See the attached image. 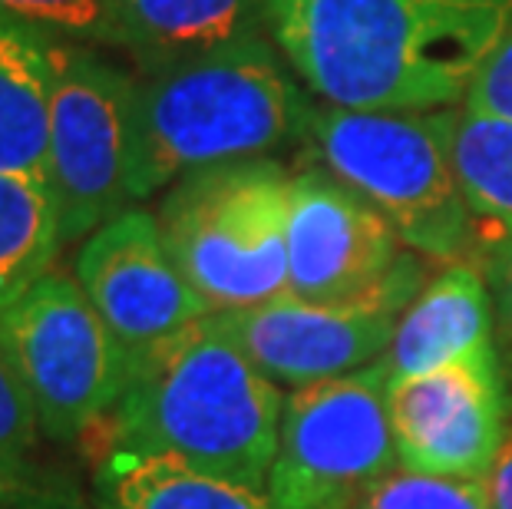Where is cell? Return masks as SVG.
<instances>
[{
	"label": "cell",
	"instance_id": "cell-1",
	"mask_svg": "<svg viewBox=\"0 0 512 509\" xmlns=\"http://www.w3.org/2000/svg\"><path fill=\"white\" fill-rule=\"evenodd\" d=\"M512 24V0H268V37L334 110L463 106Z\"/></svg>",
	"mask_w": 512,
	"mask_h": 509
},
{
	"label": "cell",
	"instance_id": "cell-2",
	"mask_svg": "<svg viewBox=\"0 0 512 509\" xmlns=\"http://www.w3.org/2000/svg\"><path fill=\"white\" fill-rule=\"evenodd\" d=\"M311 103L268 34L136 77L129 196L166 192L189 172L275 159L308 139Z\"/></svg>",
	"mask_w": 512,
	"mask_h": 509
},
{
	"label": "cell",
	"instance_id": "cell-3",
	"mask_svg": "<svg viewBox=\"0 0 512 509\" xmlns=\"http://www.w3.org/2000/svg\"><path fill=\"white\" fill-rule=\"evenodd\" d=\"M285 397L288 391L258 374L209 314L133 364L110 417V447L265 490Z\"/></svg>",
	"mask_w": 512,
	"mask_h": 509
},
{
	"label": "cell",
	"instance_id": "cell-4",
	"mask_svg": "<svg viewBox=\"0 0 512 509\" xmlns=\"http://www.w3.org/2000/svg\"><path fill=\"white\" fill-rule=\"evenodd\" d=\"M456 110V106H453ZM453 110H314L308 139L324 169L394 225L403 248L427 262L476 265V225L450 156Z\"/></svg>",
	"mask_w": 512,
	"mask_h": 509
},
{
	"label": "cell",
	"instance_id": "cell-5",
	"mask_svg": "<svg viewBox=\"0 0 512 509\" xmlns=\"http://www.w3.org/2000/svg\"><path fill=\"white\" fill-rule=\"evenodd\" d=\"M288 202L278 159L209 166L162 192V242L212 314L288 298Z\"/></svg>",
	"mask_w": 512,
	"mask_h": 509
},
{
	"label": "cell",
	"instance_id": "cell-6",
	"mask_svg": "<svg viewBox=\"0 0 512 509\" xmlns=\"http://www.w3.org/2000/svg\"><path fill=\"white\" fill-rule=\"evenodd\" d=\"M0 351L50 443H73L110 420L133 371L80 281L57 268L0 311Z\"/></svg>",
	"mask_w": 512,
	"mask_h": 509
},
{
	"label": "cell",
	"instance_id": "cell-7",
	"mask_svg": "<svg viewBox=\"0 0 512 509\" xmlns=\"http://www.w3.org/2000/svg\"><path fill=\"white\" fill-rule=\"evenodd\" d=\"M136 77L86 43H53V93L47 139V192L60 245L86 242L100 225L133 209Z\"/></svg>",
	"mask_w": 512,
	"mask_h": 509
},
{
	"label": "cell",
	"instance_id": "cell-8",
	"mask_svg": "<svg viewBox=\"0 0 512 509\" xmlns=\"http://www.w3.org/2000/svg\"><path fill=\"white\" fill-rule=\"evenodd\" d=\"M387 387L390 371L380 357L357 374L288 391L268 500L278 509H354L394 473Z\"/></svg>",
	"mask_w": 512,
	"mask_h": 509
},
{
	"label": "cell",
	"instance_id": "cell-9",
	"mask_svg": "<svg viewBox=\"0 0 512 509\" xmlns=\"http://www.w3.org/2000/svg\"><path fill=\"white\" fill-rule=\"evenodd\" d=\"M423 285V258L407 248L384 285L361 301L311 305L288 295L268 305L219 311L212 321L258 374L281 391H301L380 361L394 341L400 314Z\"/></svg>",
	"mask_w": 512,
	"mask_h": 509
},
{
	"label": "cell",
	"instance_id": "cell-10",
	"mask_svg": "<svg viewBox=\"0 0 512 509\" xmlns=\"http://www.w3.org/2000/svg\"><path fill=\"white\" fill-rule=\"evenodd\" d=\"M73 278L126 351L129 367L212 314L172 262L156 212L139 205L86 238L73 258Z\"/></svg>",
	"mask_w": 512,
	"mask_h": 509
},
{
	"label": "cell",
	"instance_id": "cell-11",
	"mask_svg": "<svg viewBox=\"0 0 512 509\" xmlns=\"http://www.w3.org/2000/svg\"><path fill=\"white\" fill-rule=\"evenodd\" d=\"M387 410L397 467L453 480L483 483L512 430L499 361H466L390 381Z\"/></svg>",
	"mask_w": 512,
	"mask_h": 509
},
{
	"label": "cell",
	"instance_id": "cell-12",
	"mask_svg": "<svg viewBox=\"0 0 512 509\" xmlns=\"http://www.w3.org/2000/svg\"><path fill=\"white\" fill-rule=\"evenodd\" d=\"M407 255L400 235L361 192L328 169L291 172L288 295L311 305L361 301Z\"/></svg>",
	"mask_w": 512,
	"mask_h": 509
},
{
	"label": "cell",
	"instance_id": "cell-13",
	"mask_svg": "<svg viewBox=\"0 0 512 509\" xmlns=\"http://www.w3.org/2000/svg\"><path fill=\"white\" fill-rule=\"evenodd\" d=\"M384 361L390 381L466 361H499L483 268L473 262L443 265V272L433 275L400 314Z\"/></svg>",
	"mask_w": 512,
	"mask_h": 509
},
{
	"label": "cell",
	"instance_id": "cell-14",
	"mask_svg": "<svg viewBox=\"0 0 512 509\" xmlns=\"http://www.w3.org/2000/svg\"><path fill=\"white\" fill-rule=\"evenodd\" d=\"M258 34H268V0H110L103 47L156 73Z\"/></svg>",
	"mask_w": 512,
	"mask_h": 509
},
{
	"label": "cell",
	"instance_id": "cell-15",
	"mask_svg": "<svg viewBox=\"0 0 512 509\" xmlns=\"http://www.w3.org/2000/svg\"><path fill=\"white\" fill-rule=\"evenodd\" d=\"M53 43L0 14V176L47 179Z\"/></svg>",
	"mask_w": 512,
	"mask_h": 509
},
{
	"label": "cell",
	"instance_id": "cell-16",
	"mask_svg": "<svg viewBox=\"0 0 512 509\" xmlns=\"http://www.w3.org/2000/svg\"><path fill=\"white\" fill-rule=\"evenodd\" d=\"M90 503L93 509H278L265 490L116 447L96 460Z\"/></svg>",
	"mask_w": 512,
	"mask_h": 509
},
{
	"label": "cell",
	"instance_id": "cell-17",
	"mask_svg": "<svg viewBox=\"0 0 512 509\" xmlns=\"http://www.w3.org/2000/svg\"><path fill=\"white\" fill-rule=\"evenodd\" d=\"M450 156L476 225V265L512 242V119L453 110Z\"/></svg>",
	"mask_w": 512,
	"mask_h": 509
},
{
	"label": "cell",
	"instance_id": "cell-18",
	"mask_svg": "<svg viewBox=\"0 0 512 509\" xmlns=\"http://www.w3.org/2000/svg\"><path fill=\"white\" fill-rule=\"evenodd\" d=\"M60 248L47 186L37 179L0 176V311L50 272Z\"/></svg>",
	"mask_w": 512,
	"mask_h": 509
},
{
	"label": "cell",
	"instance_id": "cell-19",
	"mask_svg": "<svg viewBox=\"0 0 512 509\" xmlns=\"http://www.w3.org/2000/svg\"><path fill=\"white\" fill-rule=\"evenodd\" d=\"M354 509H489V500L479 480H453L397 467L370 486Z\"/></svg>",
	"mask_w": 512,
	"mask_h": 509
},
{
	"label": "cell",
	"instance_id": "cell-20",
	"mask_svg": "<svg viewBox=\"0 0 512 509\" xmlns=\"http://www.w3.org/2000/svg\"><path fill=\"white\" fill-rule=\"evenodd\" d=\"M40 443L43 430L37 410L0 351V473L24 476L43 470V463L37 460Z\"/></svg>",
	"mask_w": 512,
	"mask_h": 509
},
{
	"label": "cell",
	"instance_id": "cell-21",
	"mask_svg": "<svg viewBox=\"0 0 512 509\" xmlns=\"http://www.w3.org/2000/svg\"><path fill=\"white\" fill-rule=\"evenodd\" d=\"M110 0H0V14L53 40L103 47Z\"/></svg>",
	"mask_w": 512,
	"mask_h": 509
},
{
	"label": "cell",
	"instance_id": "cell-22",
	"mask_svg": "<svg viewBox=\"0 0 512 509\" xmlns=\"http://www.w3.org/2000/svg\"><path fill=\"white\" fill-rule=\"evenodd\" d=\"M489 285V301H493V334H496V357L499 374H503L509 424H512V242L499 245L479 262Z\"/></svg>",
	"mask_w": 512,
	"mask_h": 509
},
{
	"label": "cell",
	"instance_id": "cell-23",
	"mask_svg": "<svg viewBox=\"0 0 512 509\" xmlns=\"http://www.w3.org/2000/svg\"><path fill=\"white\" fill-rule=\"evenodd\" d=\"M0 509H93V503L53 470L24 476L0 473Z\"/></svg>",
	"mask_w": 512,
	"mask_h": 509
},
{
	"label": "cell",
	"instance_id": "cell-24",
	"mask_svg": "<svg viewBox=\"0 0 512 509\" xmlns=\"http://www.w3.org/2000/svg\"><path fill=\"white\" fill-rule=\"evenodd\" d=\"M463 110L512 119V24L499 37L483 67H479L470 93L463 100Z\"/></svg>",
	"mask_w": 512,
	"mask_h": 509
},
{
	"label": "cell",
	"instance_id": "cell-25",
	"mask_svg": "<svg viewBox=\"0 0 512 509\" xmlns=\"http://www.w3.org/2000/svg\"><path fill=\"white\" fill-rule=\"evenodd\" d=\"M483 486H486L489 509H512V430H509L506 450L499 453L496 467L489 470Z\"/></svg>",
	"mask_w": 512,
	"mask_h": 509
}]
</instances>
